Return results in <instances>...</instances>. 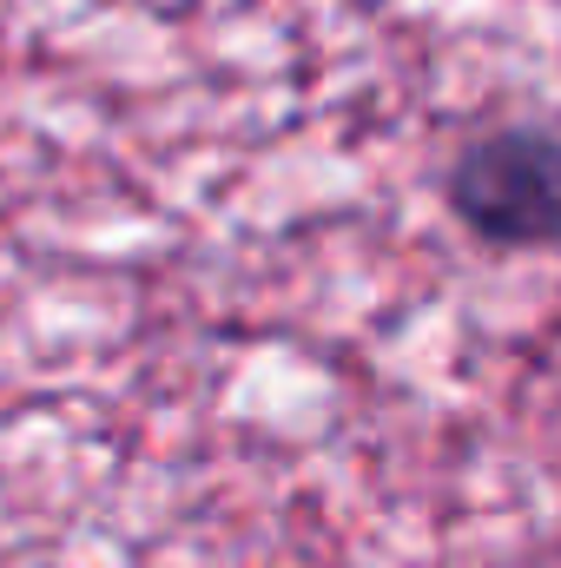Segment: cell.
I'll return each instance as SVG.
<instances>
[{
	"label": "cell",
	"mask_w": 561,
	"mask_h": 568,
	"mask_svg": "<svg viewBox=\"0 0 561 568\" xmlns=\"http://www.w3.org/2000/svg\"><path fill=\"white\" fill-rule=\"evenodd\" d=\"M442 199L456 225L496 252H555L561 245V133L502 126L456 152Z\"/></svg>",
	"instance_id": "1"
}]
</instances>
